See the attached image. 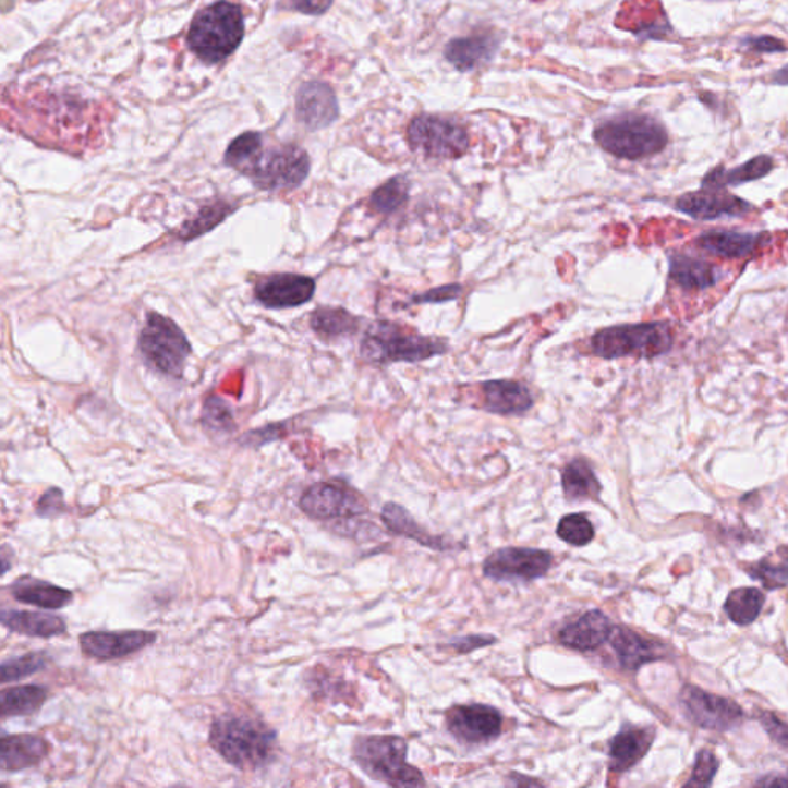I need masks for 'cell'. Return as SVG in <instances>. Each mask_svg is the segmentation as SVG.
I'll return each mask as SVG.
<instances>
[{
    "instance_id": "1",
    "label": "cell",
    "mask_w": 788,
    "mask_h": 788,
    "mask_svg": "<svg viewBox=\"0 0 788 788\" xmlns=\"http://www.w3.org/2000/svg\"><path fill=\"white\" fill-rule=\"evenodd\" d=\"M278 735L250 715L226 713L211 724L210 745L239 771H254L271 761Z\"/></svg>"
},
{
    "instance_id": "2",
    "label": "cell",
    "mask_w": 788,
    "mask_h": 788,
    "mask_svg": "<svg viewBox=\"0 0 788 788\" xmlns=\"http://www.w3.org/2000/svg\"><path fill=\"white\" fill-rule=\"evenodd\" d=\"M596 144L619 159L652 158L668 144L666 126L647 114H621L596 126Z\"/></svg>"
},
{
    "instance_id": "3",
    "label": "cell",
    "mask_w": 788,
    "mask_h": 788,
    "mask_svg": "<svg viewBox=\"0 0 788 788\" xmlns=\"http://www.w3.org/2000/svg\"><path fill=\"white\" fill-rule=\"evenodd\" d=\"M244 35L242 10L234 3L218 2L196 14L186 40L201 61L218 63L238 50Z\"/></svg>"
},
{
    "instance_id": "4",
    "label": "cell",
    "mask_w": 788,
    "mask_h": 788,
    "mask_svg": "<svg viewBox=\"0 0 788 788\" xmlns=\"http://www.w3.org/2000/svg\"><path fill=\"white\" fill-rule=\"evenodd\" d=\"M590 345L593 354L603 360L629 356L653 360L674 349L675 338L667 323L618 325L597 331Z\"/></svg>"
},
{
    "instance_id": "5",
    "label": "cell",
    "mask_w": 788,
    "mask_h": 788,
    "mask_svg": "<svg viewBox=\"0 0 788 788\" xmlns=\"http://www.w3.org/2000/svg\"><path fill=\"white\" fill-rule=\"evenodd\" d=\"M407 742L399 736H361L354 741L353 757L369 778L395 787H422L425 780L407 762Z\"/></svg>"
},
{
    "instance_id": "6",
    "label": "cell",
    "mask_w": 788,
    "mask_h": 788,
    "mask_svg": "<svg viewBox=\"0 0 788 788\" xmlns=\"http://www.w3.org/2000/svg\"><path fill=\"white\" fill-rule=\"evenodd\" d=\"M447 350V343L440 339L405 334L402 328L387 323L373 325L361 343L362 357L373 364H413L444 354Z\"/></svg>"
},
{
    "instance_id": "7",
    "label": "cell",
    "mask_w": 788,
    "mask_h": 788,
    "mask_svg": "<svg viewBox=\"0 0 788 788\" xmlns=\"http://www.w3.org/2000/svg\"><path fill=\"white\" fill-rule=\"evenodd\" d=\"M140 349L153 368L167 376L181 377L192 347L181 328L168 317L149 313L142 330Z\"/></svg>"
},
{
    "instance_id": "8",
    "label": "cell",
    "mask_w": 788,
    "mask_h": 788,
    "mask_svg": "<svg viewBox=\"0 0 788 788\" xmlns=\"http://www.w3.org/2000/svg\"><path fill=\"white\" fill-rule=\"evenodd\" d=\"M310 173V158L305 149L287 144L260 149L244 174L254 185L268 192L298 189Z\"/></svg>"
},
{
    "instance_id": "9",
    "label": "cell",
    "mask_w": 788,
    "mask_h": 788,
    "mask_svg": "<svg viewBox=\"0 0 788 788\" xmlns=\"http://www.w3.org/2000/svg\"><path fill=\"white\" fill-rule=\"evenodd\" d=\"M407 140L427 158L459 159L469 151V133L461 123L443 116L421 114L410 122Z\"/></svg>"
},
{
    "instance_id": "10",
    "label": "cell",
    "mask_w": 788,
    "mask_h": 788,
    "mask_svg": "<svg viewBox=\"0 0 788 788\" xmlns=\"http://www.w3.org/2000/svg\"><path fill=\"white\" fill-rule=\"evenodd\" d=\"M679 705L690 723L705 730H734L744 720V710L735 701L705 692L696 686L682 687Z\"/></svg>"
},
{
    "instance_id": "11",
    "label": "cell",
    "mask_w": 788,
    "mask_h": 788,
    "mask_svg": "<svg viewBox=\"0 0 788 788\" xmlns=\"http://www.w3.org/2000/svg\"><path fill=\"white\" fill-rule=\"evenodd\" d=\"M553 566L547 550L526 547H506L492 553L484 562V574L495 581L530 582L545 577Z\"/></svg>"
},
{
    "instance_id": "12",
    "label": "cell",
    "mask_w": 788,
    "mask_h": 788,
    "mask_svg": "<svg viewBox=\"0 0 788 788\" xmlns=\"http://www.w3.org/2000/svg\"><path fill=\"white\" fill-rule=\"evenodd\" d=\"M299 507L307 517L330 521L338 518H353L367 511L364 500L338 484L319 482L305 490Z\"/></svg>"
},
{
    "instance_id": "13",
    "label": "cell",
    "mask_w": 788,
    "mask_h": 788,
    "mask_svg": "<svg viewBox=\"0 0 788 788\" xmlns=\"http://www.w3.org/2000/svg\"><path fill=\"white\" fill-rule=\"evenodd\" d=\"M447 727L464 744H485L502 731V716L490 705H456L447 712Z\"/></svg>"
},
{
    "instance_id": "14",
    "label": "cell",
    "mask_w": 788,
    "mask_h": 788,
    "mask_svg": "<svg viewBox=\"0 0 788 788\" xmlns=\"http://www.w3.org/2000/svg\"><path fill=\"white\" fill-rule=\"evenodd\" d=\"M676 210L696 220H715L719 218H739L754 210L750 202L726 192V189H707L701 186L696 192L682 194L676 201Z\"/></svg>"
},
{
    "instance_id": "15",
    "label": "cell",
    "mask_w": 788,
    "mask_h": 788,
    "mask_svg": "<svg viewBox=\"0 0 788 788\" xmlns=\"http://www.w3.org/2000/svg\"><path fill=\"white\" fill-rule=\"evenodd\" d=\"M155 641L156 633L153 631H87L81 634L80 645L85 656L107 663L134 655L155 644Z\"/></svg>"
},
{
    "instance_id": "16",
    "label": "cell",
    "mask_w": 788,
    "mask_h": 788,
    "mask_svg": "<svg viewBox=\"0 0 788 788\" xmlns=\"http://www.w3.org/2000/svg\"><path fill=\"white\" fill-rule=\"evenodd\" d=\"M316 282L307 276L272 275L256 287V298L270 308H291L307 304L315 296Z\"/></svg>"
},
{
    "instance_id": "17",
    "label": "cell",
    "mask_w": 788,
    "mask_h": 788,
    "mask_svg": "<svg viewBox=\"0 0 788 788\" xmlns=\"http://www.w3.org/2000/svg\"><path fill=\"white\" fill-rule=\"evenodd\" d=\"M296 110L299 121L312 132L331 125L339 116L334 89L323 82H308L299 89Z\"/></svg>"
},
{
    "instance_id": "18",
    "label": "cell",
    "mask_w": 788,
    "mask_h": 788,
    "mask_svg": "<svg viewBox=\"0 0 788 788\" xmlns=\"http://www.w3.org/2000/svg\"><path fill=\"white\" fill-rule=\"evenodd\" d=\"M500 40L492 33H477V35L456 37L444 48V58L461 73H469L480 69L495 59L499 50Z\"/></svg>"
},
{
    "instance_id": "19",
    "label": "cell",
    "mask_w": 788,
    "mask_h": 788,
    "mask_svg": "<svg viewBox=\"0 0 788 788\" xmlns=\"http://www.w3.org/2000/svg\"><path fill=\"white\" fill-rule=\"evenodd\" d=\"M768 242L765 233H741L734 230H713L694 239L702 252L724 259H744Z\"/></svg>"
},
{
    "instance_id": "20",
    "label": "cell",
    "mask_w": 788,
    "mask_h": 788,
    "mask_svg": "<svg viewBox=\"0 0 788 788\" xmlns=\"http://www.w3.org/2000/svg\"><path fill=\"white\" fill-rule=\"evenodd\" d=\"M668 278L679 289L702 291L713 289L723 279L718 267L700 256L686 253L668 254Z\"/></svg>"
},
{
    "instance_id": "21",
    "label": "cell",
    "mask_w": 788,
    "mask_h": 788,
    "mask_svg": "<svg viewBox=\"0 0 788 788\" xmlns=\"http://www.w3.org/2000/svg\"><path fill=\"white\" fill-rule=\"evenodd\" d=\"M614 623L601 610H590L581 618L563 627L559 642L578 652H592L608 642Z\"/></svg>"
},
{
    "instance_id": "22",
    "label": "cell",
    "mask_w": 788,
    "mask_h": 788,
    "mask_svg": "<svg viewBox=\"0 0 788 788\" xmlns=\"http://www.w3.org/2000/svg\"><path fill=\"white\" fill-rule=\"evenodd\" d=\"M50 753V745L39 735L3 736L0 742V767L3 772H21L36 767Z\"/></svg>"
},
{
    "instance_id": "23",
    "label": "cell",
    "mask_w": 788,
    "mask_h": 788,
    "mask_svg": "<svg viewBox=\"0 0 788 788\" xmlns=\"http://www.w3.org/2000/svg\"><path fill=\"white\" fill-rule=\"evenodd\" d=\"M655 741V728L627 727L610 742V771L623 773L633 768L648 753Z\"/></svg>"
},
{
    "instance_id": "24",
    "label": "cell",
    "mask_w": 788,
    "mask_h": 788,
    "mask_svg": "<svg viewBox=\"0 0 788 788\" xmlns=\"http://www.w3.org/2000/svg\"><path fill=\"white\" fill-rule=\"evenodd\" d=\"M608 642L615 650L619 664L627 670H638L645 664L664 657L659 644L645 640L637 631L626 629V627H614Z\"/></svg>"
},
{
    "instance_id": "25",
    "label": "cell",
    "mask_w": 788,
    "mask_h": 788,
    "mask_svg": "<svg viewBox=\"0 0 788 788\" xmlns=\"http://www.w3.org/2000/svg\"><path fill=\"white\" fill-rule=\"evenodd\" d=\"M484 409L495 414H521L532 409L533 396L517 380H488L482 384Z\"/></svg>"
},
{
    "instance_id": "26",
    "label": "cell",
    "mask_w": 788,
    "mask_h": 788,
    "mask_svg": "<svg viewBox=\"0 0 788 788\" xmlns=\"http://www.w3.org/2000/svg\"><path fill=\"white\" fill-rule=\"evenodd\" d=\"M10 593L22 604L35 605L45 610H59L73 603L70 590L58 587L43 579L21 577L10 585Z\"/></svg>"
},
{
    "instance_id": "27",
    "label": "cell",
    "mask_w": 788,
    "mask_h": 788,
    "mask_svg": "<svg viewBox=\"0 0 788 788\" xmlns=\"http://www.w3.org/2000/svg\"><path fill=\"white\" fill-rule=\"evenodd\" d=\"M2 626L14 633L25 634V637L50 638L61 637L66 631L65 619L53 614H45V611L28 610H3L0 615Z\"/></svg>"
},
{
    "instance_id": "28",
    "label": "cell",
    "mask_w": 788,
    "mask_h": 788,
    "mask_svg": "<svg viewBox=\"0 0 788 788\" xmlns=\"http://www.w3.org/2000/svg\"><path fill=\"white\" fill-rule=\"evenodd\" d=\"M384 524L395 535L409 537V540L416 541L417 544L424 545V547L432 548V550L438 551H450L454 548L453 541L447 540V537L435 536L428 533L427 530L422 529L416 521H414L412 514L405 510V508L398 506V504H387L383 508Z\"/></svg>"
},
{
    "instance_id": "29",
    "label": "cell",
    "mask_w": 788,
    "mask_h": 788,
    "mask_svg": "<svg viewBox=\"0 0 788 788\" xmlns=\"http://www.w3.org/2000/svg\"><path fill=\"white\" fill-rule=\"evenodd\" d=\"M775 168V160L767 155L756 156V158L747 160L742 166L726 170L724 167H716L710 170L702 179L701 186L707 189H727V186H736L747 184V182L760 181L765 175L771 174Z\"/></svg>"
},
{
    "instance_id": "30",
    "label": "cell",
    "mask_w": 788,
    "mask_h": 788,
    "mask_svg": "<svg viewBox=\"0 0 788 788\" xmlns=\"http://www.w3.org/2000/svg\"><path fill=\"white\" fill-rule=\"evenodd\" d=\"M562 488L571 502L596 500L601 495V484L592 466L584 459H574L562 472Z\"/></svg>"
},
{
    "instance_id": "31",
    "label": "cell",
    "mask_w": 788,
    "mask_h": 788,
    "mask_svg": "<svg viewBox=\"0 0 788 788\" xmlns=\"http://www.w3.org/2000/svg\"><path fill=\"white\" fill-rule=\"evenodd\" d=\"M47 698L48 690L35 683L5 689L0 694V715L3 718L35 715L44 707Z\"/></svg>"
},
{
    "instance_id": "32",
    "label": "cell",
    "mask_w": 788,
    "mask_h": 788,
    "mask_svg": "<svg viewBox=\"0 0 788 788\" xmlns=\"http://www.w3.org/2000/svg\"><path fill=\"white\" fill-rule=\"evenodd\" d=\"M765 595L760 589H736L727 596L724 610L736 626L747 627L756 621L764 608Z\"/></svg>"
},
{
    "instance_id": "33",
    "label": "cell",
    "mask_w": 788,
    "mask_h": 788,
    "mask_svg": "<svg viewBox=\"0 0 788 788\" xmlns=\"http://www.w3.org/2000/svg\"><path fill=\"white\" fill-rule=\"evenodd\" d=\"M312 327L324 338H338V336L356 334L360 319L343 308L323 307L313 313Z\"/></svg>"
},
{
    "instance_id": "34",
    "label": "cell",
    "mask_w": 788,
    "mask_h": 788,
    "mask_svg": "<svg viewBox=\"0 0 788 788\" xmlns=\"http://www.w3.org/2000/svg\"><path fill=\"white\" fill-rule=\"evenodd\" d=\"M410 182L409 179L403 175H396L375 190V193L369 197V205L373 210L380 213V215H390L401 208L409 199Z\"/></svg>"
},
{
    "instance_id": "35",
    "label": "cell",
    "mask_w": 788,
    "mask_h": 788,
    "mask_svg": "<svg viewBox=\"0 0 788 788\" xmlns=\"http://www.w3.org/2000/svg\"><path fill=\"white\" fill-rule=\"evenodd\" d=\"M264 147L263 134L245 133L238 140L231 142L226 153V163L234 170L241 171L242 174L248 170L253 160L259 155Z\"/></svg>"
},
{
    "instance_id": "36",
    "label": "cell",
    "mask_w": 788,
    "mask_h": 788,
    "mask_svg": "<svg viewBox=\"0 0 788 788\" xmlns=\"http://www.w3.org/2000/svg\"><path fill=\"white\" fill-rule=\"evenodd\" d=\"M47 664V656L43 655V653L35 652L28 653V655L10 657V659L3 660L2 667H0V676H2L3 683L21 681V679L44 670Z\"/></svg>"
},
{
    "instance_id": "37",
    "label": "cell",
    "mask_w": 788,
    "mask_h": 788,
    "mask_svg": "<svg viewBox=\"0 0 788 788\" xmlns=\"http://www.w3.org/2000/svg\"><path fill=\"white\" fill-rule=\"evenodd\" d=\"M558 536L563 543L574 545V547H584L595 540V526L585 514H567L559 521Z\"/></svg>"
},
{
    "instance_id": "38",
    "label": "cell",
    "mask_w": 788,
    "mask_h": 788,
    "mask_svg": "<svg viewBox=\"0 0 788 788\" xmlns=\"http://www.w3.org/2000/svg\"><path fill=\"white\" fill-rule=\"evenodd\" d=\"M747 571L750 577L760 581L765 590H778L788 585V562L776 563L771 559H762Z\"/></svg>"
},
{
    "instance_id": "39",
    "label": "cell",
    "mask_w": 788,
    "mask_h": 788,
    "mask_svg": "<svg viewBox=\"0 0 788 788\" xmlns=\"http://www.w3.org/2000/svg\"><path fill=\"white\" fill-rule=\"evenodd\" d=\"M230 211L231 208L228 207L227 204H223V202L208 205V207H205L204 210L199 213V216H197L196 219H193L192 222L186 223V226L182 228V238L193 239L201 237V234H204L205 231L211 230L213 227L218 226L220 220L226 218Z\"/></svg>"
},
{
    "instance_id": "40",
    "label": "cell",
    "mask_w": 788,
    "mask_h": 788,
    "mask_svg": "<svg viewBox=\"0 0 788 788\" xmlns=\"http://www.w3.org/2000/svg\"><path fill=\"white\" fill-rule=\"evenodd\" d=\"M719 771V761L710 750H701L694 761L692 778L687 780L686 787H710L716 773Z\"/></svg>"
},
{
    "instance_id": "41",
    "label": "cell",
    "mask_w": 788,
    "mask_h": 788,
    "mask_svg": "<svg viewBox=\"0 0 788 788\" xmlns=\"http://www.w3.org/2000/svg\"><path fill=\"white\" fill-rule=\"evenodd\" d=\"M204 424L215 433H230L234 425L226 403L216 398L208 399L205 405Z\"/></svg>"
},
{
    "instance_id": "42",
    "label": "cell",
    "mask_w": 788,
    "mask_h": 788,
    "mask_svg": "<svg viewBox=\"0 0 788 788\" xmlns=\"http://www.w3.org/2000/svg\"><path fill=\"white\" fill-rule=\"evenodd\" d=\"M65 499H63V492L59 488H50L40 496L37 500L36 513L40 518H53L59 517L63 510H65Z\"/></svg>"
},
{
    "instance_id": "43",
    "label": "cell",
    "mask_w": 788,
    "mask_h": 788,
    "mask_svg": "<svg viewBox=\"0 0 788 788\" xmlns=\"http://www.w3.org/2000/svg\"><path fill=\"white\" fill-rule=\"evenodd\" d=\"M464 287L459 283H451V286L439 287V289H433L424 294H417L412 301L414 304H443V302L454 301L461 296Z\"/></svg>"
},
{
    "instance_id": "44",
    "label": "cell",
    "mask_w": 788,
    "mask_h": 788,
    "mask_svg": "<svg viewBox=\"0 0 788 788\" xmlns=\"http://www.w3.org/2000/svg\"><path fill=\"white\" fill-rule=\"evenodd\" d=\"M741 47L757 53H786L787 47L773 36H749L741 40Z\"/></svg>"
},
{
    "instance_id": "45",
    "label": "cell",
    "mask_w": 788,
    "mask_h": 788,
    "mask_svg": "<svg viewBox=\"0 0 788 788\" xmlns=\"http://www.w3.org/2000/svg\"><path fill=\"white\" fill-rule=\"evenodd\" d=\"M760 719L773 741L788 752V724L783 723V720L776 718L772 713H764Z\"/></svg>"
},
{
    "instance_id": "46",
    "label": "cell",
    "mask_w": 788,
    "mask_h": 788,
    "mask_svg": "<svg viewBox=\"0 0 788 788\" xmlns=\"http://www.w3.org/2000/svg\"><path fill=\"white\" fill-rule=\"evenodd\" d=\"M496 638L485 637V634H472V637L461 638L451 642L450 647L458 653H470L473 650L485 647V645L495 644Z\"/></svg>"
},
{
    "instance_id": "47",
    "label": "cell",
    "mask_w": 788,
    "mask_h": 788,
    "mask_svg": "<svg viewBox=\"0 0 788 788\" xmlns=\"http://www.w3.org/2000/svg\"><path fill=\"white\" fill-rule=\"evenodd\" d=\"M294 9L301 11L304 14H323L325 11L330 10L334 5V0H291Z\"/></svg>"
},
{
    "instance_id": "48",
    "label": "cell",
    "mask_w": 788,
    "mask_h": 788,
    "mask_svg": "<svg viewBox=\"0 0 788 788\" xmlns=\"http://www.w3.org/2000/svg\"><path fill=\"white\" fill-rule=\"evenodd\" d=\"M773 84L788 85V65L773 73Z\"/></svg>"
},
{
    "instance_id": "49",
    "label": "cell",
    "mask_w": 788,
    "mask_h": 788,
    "mask_svg": "<svg viewBox=\"0 0 788 788\" xmlns=\"http://www.w3.org/2000/svg\"><path fill=\"white\" fill-rule=\"evenodd\" d=\"M9 556H10L9 545H3V547H2V566H3V573H7V571H9V569H10Z\"/></svg>"
}]
</instances>
